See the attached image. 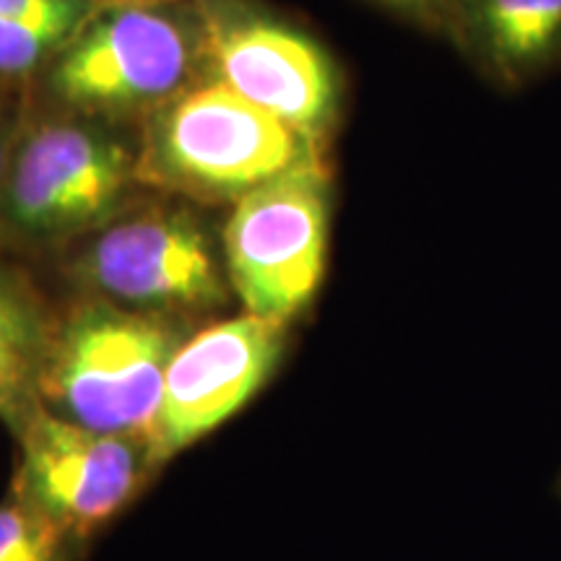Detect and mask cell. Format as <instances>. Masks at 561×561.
<instances>
[{
    "label": "cell",
    "mask_w": 561,
    "mask_h": 561,
    "mask_svg": "<svg viewBox=\"0 0 561 561\" xmlns=\"http://www.w3.org/2000/svg\"><path fill=\"white\" fill-rule=\"evenodd\" d=\"M320 159L325 146L210 79L149 115L136 180L201 203H237Z\"/></svg>",
    "instance_id": "6da1fadb"
},
{
    "label": "cell",
    "mask_w": 561,
    "mask_h": 561,
    "mask_svg": "<svg viewBox=\"0 0 561 561\" xmlns=\"http://www.w3.org/2000/svg\"><path fill=\"white\" fill-rule=\"evenodd\" d=\"M185 343L167 314L107 299L53 318L39 377L42 409L87 430L149 445L172 356Z\"/></svg>",
    "instance_id": "7a4b0ae2"
},
{
    "label": "cell",
    "mask_w": 561,
    "mask_h": 561,
    "mask_svg": "<svg viewBox=\"0 0 561 561\" xmlns=\"http://www.w3.org/2000/svg\"><path fill=\"white\" fill-rule=\"evenodd\" d=\"M203 68L191 0L96 9L45 68L58 102L87 115H153Z\"/></svg>",
    "instance_id": "3957f363"
},
{
    "label": "cell",
    "mask_w": 561,
    "mask_h": 561,
    "mask_svg": "<svg viewBox=\"0 0 561 561\" xmlns=\"http://www.w3.org/2000/svg\"><path fill=\"white\" fill-rule=\"evenodd\" d=\"M331 172L310 161L234 203L224 229L227 280L252 318L286 325L310 305L328 261Z\"/></svg>",
    "instance_id": "277c9868"
},
{
    "label": "cell",
    "mask_w": 561,
    "mask_h": 561,
    "mask_svg": "<svg viewBox=\"0 0 561 561\" xmlns=\"http://www.w3.org/2000/svg\"><path fill=\"white\" fill-rule=\"evenodd\" d=\"M203 70L325 146L341 112V76L325 47L250 0H191Z\"/></svg>",
    "instance_id": "5b68a950"
},
{
    "label": "cell",
    "mask_w": 561,
    "mask_h": 561,
    "mask_svg": "<svg viewBox=\"0 0 561 561\" xmlns=\"http://www.w3.org/2000/svg\"><path fill=\"white\" fill-rule=\"evenodd\" d=\"M136 180V157L87 125L42 121L16 133L0 193V229L47 242L107 219Z\"/></svg>",
    "instance_id": "8992f818"
},
{
    "label": "cell",
    "mask_w": 561,
    "mask_h": 561,
    "mask_svg": "<svg viewBox=\"0 0 561 561\" xmlns=\"http://www.w3.org/2000/svg\"><path fill=\"white\" fill-rule=\"evenodd\" d=\"M16 442L11 496L45 515L76 543L123 515L157 471L146 442L87 430L45 409Z\"/></svg>",
    "instance_id": "52a82bcc"
},
{
    "label": "cell",
    "mask_w": 561,
    "mask_h": 561,
    "mask_svg": "<svg viewBox=\"0 0 561 561\" xmlns=\"http://www.w3.org/2000/svg\"><path fill=\"white\" fill-rule=\"evenodd\" d=\"M79 273L112 305L167 318L229 299L210 237L182 208H144L110 224L83 250Z\"/></svg>",
    "instance_id": "ba28073f"
},
{
    "label": "cell",
    "mask_w": 561,
    "mask_h": 561,
    "mask_svg": "<svg viewBox=\"0 0 561 561\" xmlns=\"http://www.w3.org/2000/svg\"><path fill=\"white\" fill-rule=\"evenodd\" d=\"M286 325L240 314L195 333L172 356L157 424L153 466L208 437L268 382L284 354Z\"/></svg>",
    "instance_id": "9c48e42d"
},
{
    "label": "cell",
    "mask_w": 561,
    "mask_h": 561,
    "mask_svg": "<svg viewBox=\"0 0 561 561\" xmlns=\"http://www.w3.org/2000/svg\"><path fill=\"white\" fill-rule=\"evenodd\" d=\"M442 37L496 89L523 91L561 68V0H450Z\"/></svg>",
    "instance_id": "30bf717a"
},
{
    "label": "cell",
    "mask_w": 561,
    "mask_h": 561,
    "mask_svg": "<svg viewBox=\"0 0 561 561\" xmlns=\"http://www.w3.org/2000/svg\"><path fill=\"white\" fill-rule=\"evenodd\" d=\"M53 318L13 273L0 268V421L13 439L42 411L39 377Z\"/></svg>",
    "instance_id": "8fae6325"
},
{
    "label": "cell",
    "mask_w": 561,
    "mask_h": 561,
    "mask_svg": "<svg viewBox=\"0 0 561 561\" xmlns=\"http://www.w3.org/2000/svg\"><path fill=\"white\" fill-rule=\"evenodd\" d=\"M94 11L91 0H58L34 16H0V81H19L50 66Z\"/></svg>",
    "instance_id": "7c38bea8"
},
{
    "label": "cell",
    "mask_w": 561,
    "mask_h": 561,
    "mask_svg": "<svg viewBox=\"0 0 561 561\" xmlns=\"http://www.w3.org/2000/svg\"><path fill=\"white\" fill-rule=\"evenodd\" d=\"M76 541L16 496L0 504V561H70Z\"/></svg>",
    "instance_id": "4fadbf2b"
},
{
    "label": "cell",
    "mask_w": 561,
    "mask_h": 561,
    "mask_svg": "<svg viewBox=\"0 0 561 561\" xmlns=\"http://www.w3.org/2000/svg\"><path fill=\"white\" fill-rule=\"evenodd\" d=\"M375 3L432 34L445 32L447 9H450V0H375Z\"/></svg>",
    "instance_id": "5bb4252c"
},
{
    "label": "cell",
    "mask_w": 561,
    "mask_h": 561,
    "mask_svg": "<svg viewBox=\"0 0 561 561\" xmlns=\"http://www.w3.org/2000/svg\"><path fill=\"white\" fill-rule=\"evenodd\" d=\"M13 140H16V133H13L9 123V112H5V102H3V81H0V193H3L5 172H9Z\"/></svg>",
    "instance_id": "9a60e30c"
},
{
    "label": "cell",
    "mask_w": 561,
    "mask_h": 561,
    "mask_svg": "<svg viewBox=\"0 0 561 561\" xmlns=\"http://www.w3.org/2000/svg\"><path fill=\"white\" fill-rule=\"evenodd\" d=\"M96 9H123V5H172L185 0H91Z\"/></svg>",
    "instance_id": "2e32d148"
},
{
    "label": "cell",
    "mask_w": 561,
    "mask_h": 561,
    "mask_svg": "<svg viewBox=\"0 0 561 561\" xmlns=\"http://www.w3.org/2000/svg\"><path fill=\"white\" fill-rule=\"evenodd\" d=\"M559 500H561V479H559Z\"/></svg>",
    "instance_id": "e0dca14e"
}]
</instances>
